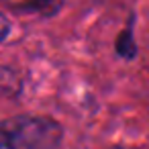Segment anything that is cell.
<instances>
[{
    "label": "cell",
    "instance_id": "cell-1",
    "mask_svg": "<svg viewBox=\"0 0 149 149\" xmlns=\"http://www.w3.org/2000/svg\"><path fill=\"white\" fill-rule=\"evenodd\" d=\"M61 127L43 116H17L0 123V149H57Z\"/></svg>",
    "mask_w": 149,
    "mask_h": 149
},
{
    "label": "cell",
    "instance_id": "cell-2",
    "mask_svg": "<svg viewBox=\"0 0 149 149\" xmlns=\"http://www.w3.org/2000/svg\"><path fill=\"white\" fill-rule=\"evenodd\" d=\"M8 33H10V23H8V19H6L2 13H0V41L6 39Z\"/></svg>",
    "mask_w": 149,
    "mask_h": 149
}]
</instances>
